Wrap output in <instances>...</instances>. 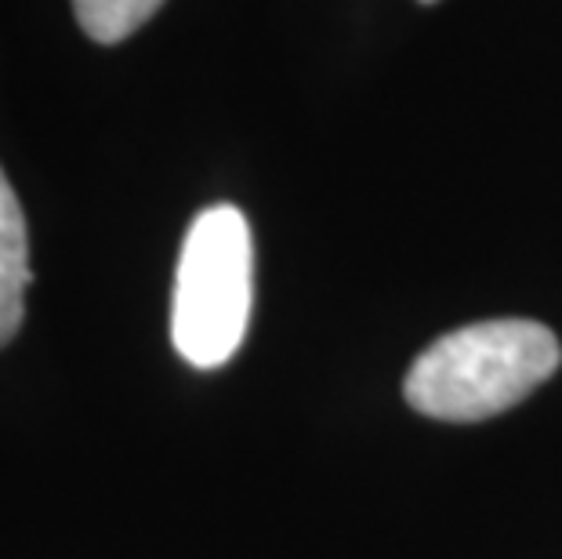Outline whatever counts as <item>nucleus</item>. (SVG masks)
<instances>
[{
  "label": "nucleus",
  "instance_id": "f03ea898",
  "mask_svg": "<svg viewBox=\"0 0 562 559\" xmlns=\"http://www.w3.org/2000/svg\"><path fill=\"white\" fill-rule=\"evenodd\" d=\"M255 244L244 211H200L189 225L175 277L171 338L186 364L211 371L233 360L250 320Z\"/></svg>",
  "mask_w": 562,
  "mask_h": 559
},
{
  "label": "nucleus",
  "instance_id": "20e7f679",
  "mask_svg": "<svg viewBox=\"0 0 562 559\" xmlns=\"http://www.w3.org/2000/svg\"><path fill=\"white\" fill-rule=\"evenodd\" d=\"M164 8V0H74L80 30L99 44H121Z\"/></svg>",
  "mask_w": 562,
  "mask_h": 559
},
{
  "label": "nucleus",
  "instance_id": "39448f33",
  "mask_svg": "<svg viewBox=\"0 0 562 559\" xmlns=\"http://www.w3.org/2000/svg\"><path fill=\"white\" fill-rule=\"evenodd\" d=\"M422 4H436V0H422Z\"/></svg>",
  "mask_w": 562,
  "mask_h": 559
},
{
  "label": "nucleus",
  "instance_id": "f257e3e1",
  "mask_svg": "<svg viewBox=\"0 0 562 559\" xmlns=\"http://www.w3.org/2000/svg\"><path fill=\"white\" fill-rule=\"evenodd\" d=\"M559 338L537 320H483L442 335L406 371V403L439 422H483L555 374Z\"/></svg>",
  "mask_w": 562,
  "mask_h": 559
},
{
  "label": "nucleus",
  "instance_id": "7ed1b4c3",
  "mask_svg": "<svg viewBox=\"0 0 562 559\" xmlns=\"http://www.w3.org/2000/svg\"><path fill=\"white\" fill-rule=\"evenodd\" d=\"M30 236L26 215L11 189L8 175L0 171V349L19 335L26 316V288H30Z\"/></svg>",
  "mask_w": 562,
  "mask_h": 559
}]
</instances>
